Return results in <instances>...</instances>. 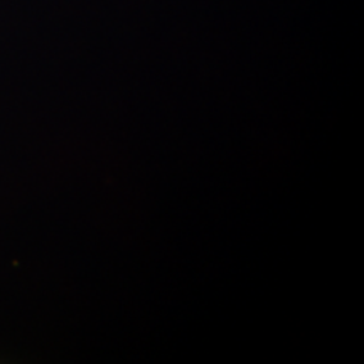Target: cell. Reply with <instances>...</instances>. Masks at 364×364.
Here are the masks:
<instances>
[]
</instances>
